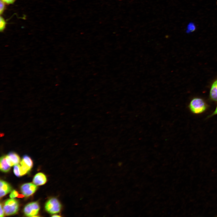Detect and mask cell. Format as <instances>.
<instances>
[{
  "label": "cell",
  "instance_id": "obj_2",
  "mask_svg": "<svg viewBox=\"0 0 217 217\" xmlns=\"http://www.w3.org/2000/svg\"><path fill=\"white\" fill-rule=\"evenodd\" d=\"M19 208L18 202L16 200L11 198L5 201L3 209L5 215H10L16 214Z\"/></svg>",
  "mask_w": 217,
  "mask_h": 217
},
{
  "label": "cell",
  "instance_id": "obj_21",
  "mask_svg": "<svg viewBox=\"0 0 217 217\" xmlns=\"http://www.w3.org/2000/svg\"><path fill=\"white\" fill-rule=\"evenodd\" d=\"M52 217H60V216H61L58 215H52Z\"/></svg>",
  "mask_w": 217,
  "mask_h": 217
},
{
  "label": "cell",
  "instance_id": "obj_18",
  "mask_svg": "<svg viewBox=\"0 0 217 217\" xmlns=\"http://www.w3.org/2000/svg\"><path fill=\"white\" fill-rule=\"evenodd\" d=\"M217 115V106L215 108V110L208 117H212L214 115Z\"/></svg>",
  "mask_w": 217,
  "mask_h": 217
},
{
  "label": "cell",
  "instance_id": "obj_5",
  "mask_svg": "<svg viewBox=\"0 0 217 217\" xmlns=\"http://www.w3.org/2000/svg\"><path fill=\"white\" fill-rule=\"evenodd\" d=\"M39 209V206L38 202H32L25 206L24 212L26 216H35L38 214Z\"/></svg>",
  "mask_w": 217,
  "mask_h": 217
},
{
  "label": "cell",
  "instance_id": "obj_15",
  "mask_svg": "<svg viewBox=\"0 0 217 217\" xmlns=\"http://www.w3.org/2000/svg\"><path fill=\"white\" fill-rule=\"evenodd\" d=\"M19 194L17 191L14 190L10 193L9 197L13 199L16 197H17Z\"/></svg>",
  "mask_w": 217,
  "mask_h": 217
},
{
  "label": "cell",
  "instance_id": "obj_3",
  "mask_svg": "<svg viewBox=\"0 0 217 217\" xmlns=\"http://www.w3.org/2000/svg\"><path fill=\"white\" fill-rule=\"evenodd\" d=\"M61 207L60 202L55 198H52L49 200L45 205L46 211L51 214L58 213L60 212Z\"/></svg>",
  "mask_w": 217,
  "mask_h": 217
},
{
  "label": "cell",
  "instance_id": "obj_20",
  "mask_svg": "<svg viewBox=\"0 0 217 217\" xmlns=\"http://www.w3.org/2000/svg\"><path fill=\"white\" fill-rule=\"evenodd\" d=\"M24 196L23 194H19L17 197L22 198L23 197H24Z\"/></svg>",
  "mask_w": 217,
  "mask_h": 217
},
{
  "label": "cell",
  "instance_id": "obj_6",
  "mask_svg": "<svg viewBox=\"0 0 217 217\" xmlns=\"http://www.w3.org/2000/svg\"><path fill=\"white\" fill-rule=\"evenodd\" d=\"M37 187L32 183H27L23 184L20 187V190L26 197H28L34 193L37 189Z\"/></svg>",
  "mask_w": 217,
  "mask_h": 217
},
{
  "label": "cell",
  "instance_id": "obj_14",
  "mask_svg": "<svg viewBox=\"0 0 217 217\" xmlns=\"http://www.w3.org/2000/svg\"><path fill=\"white\" fill-rule=\"evenodd\" d=\"M5 2L2 0H0V13L2 14L4 12L5 8Z\"/></svg>",
  "mask_w": 217,
  "mask_h": 217
},
{
  "label": "cell",
  "instance_id": "obj_1",
  "mask_svg": "<svg viewBox=\"0 0 217 217\" xmlns=\"http://www.w3.org/2000/svg\"><path fill=\"white\" fill-rule=\"evenodd\" d=\"M208 106L204 99L199 97H195L190 101L188 107L190 112L195 114H199L204 112Z\"/></svg>",
  "mask_w": 217,
  "mask_h": 217
},
{
  "label": "cell",
  "instance_id": "obj_17",
  "mask_svg": "<svg viewBox=\"0 0 217 217\" xmlns=\"http://www.w3.org/2000/svg\"><path fill=\"white\" fill-rule=\"evenodd\" d=\"M5 3L8 4L14 3L16 0H1Z\"/></svg>",
  "mask_w": 217,
  "mask_h": 217
},
{
  "label": "cell",
  "instance_id": "obj_10",
  "mask_svg": "<svg viewBox=\"0 0 217 217\" xmlns=\"http://www.w3.org/2000/svg\"><path fill=\"white\" fill-rule=\"evenodd\" d=\"M209 98L212 101L217 102V79L211 85L209 93Z\"/></svg>",
  "mask_w": 217,
  "mask_h": 217
},
{
  "label": "cell",
  "instance_id": "obj_12",
  "mask_svg": "<svg viewBox=\"0 0 217 217\" xmlns=\"http://www.w3.org/2000/svg\"><path fill=\"white\" fill-rule=\"evenodd\" d=\"M0 30L1 32H2L5 30L6 23L4 19L2 16L0 17Z\"/></svg>",
  "mask_w": 217,
  "mask_h": 217
},
{
  "label": "cell",
  "instance_id": "obj_13",
  "mask_svg": "<svg viewBox=\"0 0 217 217\" xmlns=\"http://www.w3.org/2000/svg\"><path fill=\"white\" fill-rule=\"evenodd\" d=\"M20 165L18 164L14 165V172L15 175L17 177L20 176Z\"/></svg>",
  "mask_w": 217,
  "mask_h": 217
},
{
  "label": "cell",
  "instance_id": "obj_4",
  "mask_svg": "<svg viewBox=\"0 0 217 217\" xmlns=\"http://www.w3.org/2000/svg\"><path fill=\"white\" fill-rule=\"evenodd\" d=\"M33 165L31 158L27 155L24 156L20 162V176H22L30 171Z\"/></svg>",
  "mask_w": 217,
  "mask_h": 217
},
{
  "label": "cell",
  "instance_id": "obj_11",
  "mask_svg": "<svg viewBox=\"0 0 217 217\" xmlns=\"http://www.w3.org/2000/svg\"><path fill=\"white\" fill-rule=\"evenodd\" d=\"M11 167L7 161L6 156H2L0 162L1 170L2 172H7L10 170Z\"/></svg>",
  "mask_w": 217,
  "mask_h": 217
},
{
  "label": "cell",
  "instance_id": "obj_9",
  "mask_svg": "<svg viewBox=\"0 0 217 217\" xmlns=\"http://www.w3.org/2000/svg\"><path fill=\"white\" fill-rule=\"evenodd\" d=\"M33 181V183L36 185H41L44 184L46 182L47 178L44 174L40 172L35 175Z\"/></svg>",
  "mask_w": 217,
  "mask_h": 217
},
{
  "label": "cell",
  "instance_id": "obj_16",
  "mask_svg": "<svg viewBox=\"0 0 217 217\" xmlns=\"http://www.w3.org/2000/svg\"><path fill=\"white\" fill-rule=\"evenodd\" d=\"M195 30V27H194L192 24H190L187 27V32L190 33L194 31Z\"/></svg>",
  "mask_w": 217,
  "mask_h": 217
},
{
  "label": "cell",
  "instance_id": "obj_7",
  "mask_svg": "<svg viewBox=\"0 0 217 217\" xmlns=\"http://www.w3.org/2000/svg\"><path fill=\"white\" fill-rule=\"evenodd\" d=\"M7 161L11 167L18 164L20 162V158L18 154L15 153L11 152L6 156Z\"/></svg>",
  "mask_w": 217,
  "mask_h": 217
},
{
  "label": "cell",
  "instance_id": "obj_19",
  "mask_svg": "<svg viewBox=\"0 0 217 217\" xmlns=\"http://www.w3.org/2000/svg\"><path fill=\"white\" fill-rule=\"evenodd\" d=\"M4 211L2 208V204H0V217H2L4 216Z\"/></svg>",
  "mask_w": 217,
  "mask_h": 217
},
{
  "label": "cell",
  "instance_id": "obj_8",
  "mask_svg": "<svg viewBox=\"0 0 217 217\" xmlns=\"http://www.w3.org/2000/svg\"><path fill=\"white\" fill-rule=\"evenodd\" d=\"M0 198L11 192L12 187L9 184L3 180H0Z\"/></svg>",
  "mask_w": 217,
  "mask_h": 217
}]
</instances>
